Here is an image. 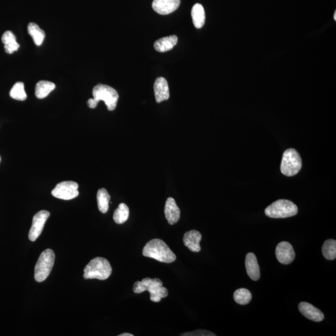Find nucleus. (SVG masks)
Returning <instances> with one entry per match:
<instances>
[{"label": "nucleus", "mask_w": 336, "mask_h": 336, "mask_svg": "<svg viewBox=\"0 0 336 336\" xmlns=\"http://www.w3.org/2000/svg\"><path fill=\"white\" fill-rule=\"evenodd\" d=\"M143 255L146 257L154 258L163 263H173L176 256L163 240L155 239L150 240L144 246Z\"/></svg>", "instance_id": "1"}, {"label": "nucleus", "mask_w": 336, "mask_h": 336, "mask_svg": "<svg viewBox=\"0 0 336 336\" xmlns=\"http://www.w3.org/2000/svg\"><path fill=\"white\" fill-rule=\"evenodd\" d=\"M134 293L140 294L147 291L150 293V300L153 302L159 303L161 299L165 298L168 295V289L163 286L162 281L159 278H144L142 280L136 281L134 283Z\"/></svg>", "instance_id": "2"}, {"label": "nucleus", "mask_w": 336, "mask_h": 336, "mask_svg": "<svg viewBox=\"0 0 336 336\" xmlns=\"http://www.w3.org/2000/svg\"><path fill=\"white\" fill-rule=\"evenodd\" d=\"M92 94L94 98H90L87 102L89 108H95L98 103L103 100L109 111H114L116 109L119 95L112 87L106 85L98 84L93 89Z\"/></svg>", "instance_id": "3"}, {"label": "nucleus", "mask_w": 336, "mask_h": 336, "mask_svg": "<svg viewBox=\"0 0 336 336\" xmlns=\"http://www.w3.org/2000/svg\"><path fill=\"white\" fill-rule=\"evenodd\" d=\"M112 269L107 259L102 257L92 259L84 270V279L105 280L111 274Z\"/></svg>", "instance_id": "4"}, {"label": "nucleus", "mask_w": 336, "mask_h": 336, "mask_svg": "<svg viewBox=\"0 0 336 336\" xmlns=\"http://www.w3.org/2000/svg\"><path fill=\"white\" fill-rule=\"evenodd\" d=\"M298 209L293 202L286 199H280L267 207L265 213L267 216L273 218H284L294 216Z\"/></svg>", "instance_id": "5"}, {"label": "nucleus", "mask_w": 336, "mask_h": 336, "mask_svg": "<svg viewBox=\"0 0 336 336\" xmlns=\"http://www.w3.org/2000/svg\"><path fill=\"white\" fill-rule=\"evenodd\" d=\"M55 261V254L51 249H46L41 254L34 269L35 280L42 283L49 277Z\"/></svg>", "instance_id": "6"}, {"label": "nucleus", "mask_w": 336, "mask_h": 336, "mask_svg": "<svg viewBox=\"0 0 336 336\" xmlns=\"http://www.w3.org/2000/svg\"><path fill=\"white\" fill-rule=\"evenodd\" d=\"M302 167V158L296 150L289 148L283 153L280 166L281 173L286 176H293L299 173Z\"/></svg>", "instance_id": "7"}, {"label": "nucleus", "mask_w": 336, "mask_h": 336, "mask_svg": "<svg viewBox=\"0 0 336 336\" xmlns=\"http://www.w3.org/2000/svg\"><path fill=\"white\" fill-rule=\"evenodd\" d=\"M79 185L73 181H64L59 183L51 194L56 198L62 200H71L77 198L79 195L78 191Z\"/></svg>", "instance_id": "8"}, {"label": "nucleus", "mask_w": 336, "mask_h": 336, "mask_svg": "<svg viewBox=\"0 0 336 336\" xmlns=\"http://www.w3.org/2000/svg\"><path fill=\"white\" fill-rule=\"evenodd\" d=\"M49 216H50V212L47 210H41L34 215L28 235L29 239L31 241H35L40 237L43 232L44 226Z\"/></svg>", "instance_id": "9"}, {"label": "nucleus", "mask_w": 336, "mask_h": 336, "mask_svg": "<svg viewBox=\"0 0 336 336\" xmlns=\"http://www.w3.org/2000/svg\"><path fill=\"white\" fill-rule=\"evenodd\" d=\"M275 253L278 261L281 264H290L295 258V252L293 246L287 242L279 243L276 248Z\"/></svg>", "instance_id": "10"}, {"label": "nucleus", "mask_w": 336, "mask_h": 336, "mask_svg": "<svg viewBox=\"0 0 336 336\" xmlns=\"http://www.w3.org/2000/svg\"><path fill=\"white\" fill-rule=\"evenodd\" d=\"M181 0H154L152 7L158 14H170L179 8Z\"/></svg>", "instance_id": "11"}, {"label": "nucleus", "mask_w": 336, "mask_h": 336, "mask_svg": "<svg viewBox=\"0 0 336 336\" xmlns=\"http://www.w3.org/2000/svg\"><path fill=\"white\" fill-rule=\"evenodd\" d=\"M298 309L300 313L310 319V320L315 322H321L324 318V314L322 311L314 307L313 305L307 302L300 303L298 305Z\"/></svg>", "instance_id": "12"}, {"label": "nucleus", "mask_w": 336, "mask_h": 336, "mask_svg": "<svg viewBox=\"0 0 336 336\" xmlns=\"http://www.w3.org/2000/svg\"><path fill=\"white\" fill-rule=\"evenodd\" d=\"M202 235L198 231L192 230L185 232L183 237V242L193 252H199L201 250L200 242Z\"/></svg>", "instance_id": "13"}, {"label": "nucleus", "mask_w": 336, "mask_h": 336, "mask_svg": "<svg viewBox=\"0 0 336 336\" xmlns=\"http://www.w3.org/2000/svg\"><path fill=\"white\" fill-rule=\"evenodd\" d=\"M165 214L166 220L170 225H174L179 220L181 212L173 198H168L166 200Z\"/></svg>", "instance_id": "14"}, {"label": "nucleus", "mask_w": 336, "mask_h": 336, "mask_svg": "<svg viewBox=\"0 0 336 336\" xmlns=\"http://www.w3.org/2000/svg\"><path fill=\"white\" fill-rule=\"evenodd\" d=\"M154 92L156 101L161 103L167 100L169 98L168 84L166 79L160 77L156 79L154 84Z\"/></svg>", "instance_id": "15"}, {"label": "nucleus", "mask_w": 336, "mask_h": 336, "mask_svg": "<svg viewBox=\"0 0 336 336\" xmlns=\"http://www.w3.org/2000/svg\"><path fill=\"white\" fill-rule=\"evenodd\" d=\"M245 268L248 277L253 281L260 278V270L255 254L248 253L245 258Z\"/></svg>", "instance_id": "16"}, {"label": "nucleus", "mask_w": 336, "mask_h": 336, "mask_svg": "<svg viewBox=\"0 0 336 336\" xmlns=\"http://www.w3.org/2000/svg\"><path fill=\"white\" fill-rule=\"evenodd\" d=\"M177 43V37L176 35L164 37L158 40L154 44L155 50L160 53H165L171 50Z\"/></svg>", "instance_id": "17"}, {"label": "nucleus", "mask_w": 336, "mask_h": 336, "mask_svg": "<svg viewBox=\"0 0 336 336\" xmlns=\"http://www.w3.org/2000/svg\"><path fill=\"white\" fill-rule=\"evenodd\" d=\"M2 41L5 45V52L8 54H12L20 48V45L16 42V36L12 31L5 32L2 35Z\"/></svg>", "instance_id": "18"}, {"label": "nucleus", "mask_w": 336, "mask_h": 336, "mask_svg": "<svg viewBox=\"0 0 336 336\" xmlns=\"http://www.w3.org/2000/svg\"><path fill=\"white\" fill-rule=\"evenodd\" d=\"M194 25L196 28H203L206 21V15L204 8L201 4H197L191 11Z\"/></svg>", "instance_id": "19"}, {"label": "nucleus", "mask_w": 336, "mask_h": 336, "mask_svg": "<svg viewBox=\"0 0 336 336\" xmlns=\"http://www.w3.org/2000/svg\"><path fill=\"white\" fill-rule=\"evenodd\" d=\"M55 88L56 85L51 82L46 81L38 82L35 85V97L40 99H42V98L47 97Z\"/></svg>", "instance_id": "20"}, {"label": "nucleus", "mask_w": 336, "mask_h": 336, "mask_svg": "<svg viewBox=\"0 0 336 336\" xmlns=\"http://www.w3.org/2000/svg\"><path fill=\"white\" fill-rule=\"evenodd\" d=\"M110 198V195L105 188H101L98 191L97 195L98 207L103 214H105L108 210Z\"/></svg>", "instance_id": "21"}, {"label": "nucleus", "mask_w": 336, "mask_h": 336, "mask_svg": "<svg viewBox=\"0 0 336 336\" xmlns=\"http://www.w3.org/2000/svg\"><path fill=\"white\" fill-rule=\"evenodd\" d=\"M28 33L32 38L34 42L37 46L42 45L45 38V32L41 29L38 24L34 23H30L28 26Z\"/></svg>", "instance_id": "22"}, {"label": "nucleus", "mask_w": 336, "mask_h": 336, "mask_svg": "<svg viewBox=\"0 0 336 336\" xmlns=\"http://www.w3.org/2000/svg\"><path fill=\"white\" fill-rule=\"evenodd\" d=\"M322 255L325 258L333 260L336 258V241L334 239H328L324 242L322 247Z\"/></svg>", "instance_id": "23"}, {"label": "nucleus", "mask_w": 336, "mask_h": 336, "mask_svg": "<svg viewBox=\"0 0 336 336\" xmlns=\"http://www.w3.org/2000/svg\"><path fill=\"white\" fill-rule=\"evenodd\" d=\"M130 210L128 207L124 203L119 205L118 208L115 210L114 220L115 222L122 224L126 222L129 217Z\"/></svg>", "instance_id": "24"}, {"label": "nucleus", "mask_w": 336, "mask_h": 336, "mask_svg": "<svg viewBox=\"0 0 336 336\" xmlns=\"http://www.w3.org/2000/svg\"><path fill=\"white\" fill-rule=\"evenodd\" d=\"M252 298V293L247 289L240 288L234 292V299L235 302L239 305H247L251 302Z\"/></svg>", "instance_id": "25"}, {"label": "nucleus", "mask_w": 336, "mask_h": 336, "mask_svg": "<svg viewBox=\"0 0 336 336\" xmlns=\"http://www.w3.org/2000/svg\"><path fill=\"white\" fill-rule=\"evenodd\" d=\"M10 97L13 99L24 101L26 99L27 95L24 91V86L21 82L16 83L11 89L10 92Z\"/></svg>", "instance_id": "26"}, {"label": "nucleus", "mask_w": 336, "mask_h": 336, "mask_svg": "<svg viewBox=\"0 0 336 336\" xmlns=\"http://www.w3.org/2000/svg\"><path fill=\"white\" fill-rule=\"evenodd\" d=\"M182 335H195V336H212L216 335L214 333L209 331V330H203V329H198L195 330V331L186 332L184 334H182Z\"/></svg>", "instance_id": "27"}, {"label": "nucleus", "mask_w": 336, "mask_h": 336, "mask_svg": "<svg viewBox=\"0 0 336 336\" xmlns=\"http://www.w3.org/2000/svg\"><path fill=\"white\" fill-rule=\"evenodd\" d=\"M119 336H134V335L130 334V333H124V334H120Z\"/></svg>", "instance_id": "28"}, {"label": "nucleus", "mask_w": 336, "mask_h": 336, "mask_svg": "<svg viewBox=\"0 0 336 336\" xmlns=\"http://www.w3.org/2000/svg\"><path fill=\"white\" fill-rule=\"evenodd\" d=\"M334 20L335 21L336 20V12H335V13H334Z\"/></svg>", "instance_id": "29"}, {"label": "nucleus", "mask_w": 336, "mask_h": 336, "mask_svg": "<svg viewBox=\"0 0 336 336\" xmlns=\"http://www.w3.org/2000/svg\"><path fill=\"white\" fill-rule=\"evenodd\" d=\"M0 161H1V158H0Z\"/></svg>", "instance_id": "30"}]
</instances>
